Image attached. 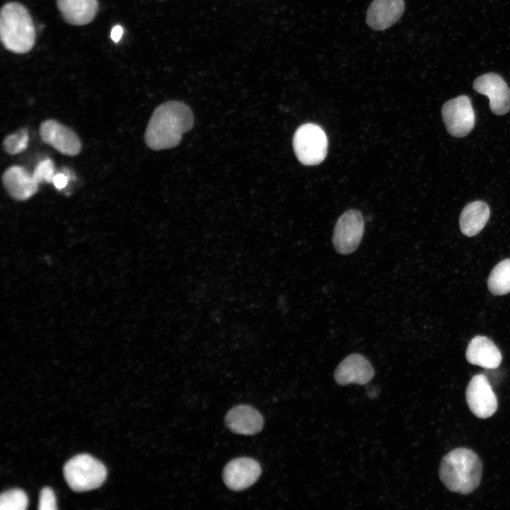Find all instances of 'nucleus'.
Segmentation results:
<instances>
[{"instance_id":"9b49d317","label":"nucleus","mask_w":510,"mask_h":510,"mask_svg":"<svg viewBox=\"0 0 510 510\" xmlns=\"http://www.w3.org/2000/svg\"><path fill=\"white\" fill-rule=\"evenodd\" d=\"M261 473V468L256 460L251 458H238L226 465L223 480L230 489L241 491L252 485Z\"/></svg>"},{"instance_id":"7ed1b4c3","label":"nucleus","mask_w":510,"mask_h":510,"mask_svg":"<svg viewBox=\"0 0 510 510\" xmlns=\"http://www.w3.org/2000/svg\"><path fill=\"white\" fill-rule=\"evenodd\" d=\"M0 40L4 47L16 54L30 51L35 30L28 9L16 1L4 4L0 11Z\"/></svg>"},{"instance_id":"412c9836","label":"nucleus","mask_w":510,"mask_h":510,"mask_svg":"<svg viewBox=\"0 0 510 510\" xmlns=\"http://www.w3.org/2000/svg\"><path fill=\"white\" fill-rule=\"evenodd\" d=\"M28 132L22 128L6 137L3 141V147L9 154H16L24 151L28 144Z\"/></svg>"},{"instance_id":"393cba45","label":"nucleus","mask_w":510,"mask_h":510,"mask_svg":"<svg viewBox=\"0 0 510 510\" xmlns=\"http://www.w3.org/2000/svg\"><path fill=\"white\" fill-rule=\"evenodd\" d=\"M123 32V29L121 26H120V25L115 26L111 30V33H110L111 39L115 42H118L121 38Z\"/></svg>"},{"instance_id":"aec40b11","label":"nucleus","mask_w":510,"mask_h":510,"mask_svg":"<svg viewBox=\"0 0 510 510\" xmlns=\"http://www.w3.org/2000/svg\"><path fill=\"white\" fill-rule=\"evenodd\" d=\"M28 497L20 489H13L3 492L0 496V509L25 510L28 507Z\"/></svg>"},{"instance_id":"5701e85b","label":"nucleus","mask_w":510,"mask_h":510,"mask_svg":"<svg viewBox=\"0 0 510 510\" xmlns=\"http://www.w3.org/2000/svg\"><path fill=\"white\" fill-rule=\"evenodd\" d=\"M38 509L40 510H55L57 509L54 492L48 487H43L40 491Z\"/></svg>"},{"instance_id":"f03ea898","label":"nucleus","mask_w":510,"mask_h":510,"mask_svg":"<svg viewBox=\"0 0 510 510\" xmlns=\"http://www.w3.org/2000/svg\"><path fill=\"white\" fill-rule=\"evenodd\" d=\"M482 470L481 460L474 451L465 448H458L443 458L439 468V477L450 491L468 494L480 485Z\"/></svg>"},{"instance_id":"9d476101","label":"nucleus","mask_w":510,"mask_h":510,"mask_svg":"<svg viewBox=\"0 0 510 510\" xmlns=\"http://www.w3.org/2000/svg\"><path fill=\"white\" fill-rule=\"evenodd\" d=\"M473 89L489 98L493 113L501 115L510 110V89L499 74L487 73L477 77Z\"/></svg>"},{"instance_id":"a211bd4d","label":"nucleus","mask_w":510,"mask_h":510,"mask_svg":"<svg viewBox=\"0 0 510 510\" xmlns=\"http://www.w3.org/2000/svg\"><path fill=\"white\" fill-rule=\"evenodd\" d=\"M490 215L487 204L477 200L468 204L460 217V227L462 232L472 237L478 234L487 224Z\"/></svg>"},{"instance_id":"f3484780","label":"nucleus","mask_w":510,"mask_h":510,"mask_svg":"<svg viewBox=\"0 0 510 510\" xmlns=\"http://www.w3.org/2000/svg\"><path fill=\"white\" fill-rule=\"evenodd\" d=\"M56 2L63 19L73 26L91 23L98 10L97 0H56Z\"/></svg>"},{"instance_id":"4468645a","label":"nucleus","mask_w":510,"mask_h":510,"mask_svg":"<svg viewBox=\"0 0 510 510\" xmlns=\"http://www.w3.org/2000/svg\"><path fill=\"white\" fill-rule=\"evenodd\" d=\"M404 11V0H373L366 13V23L373 30H382L395 24Z\"/></svg>"},{"instance_id":"ddd939ff","label":"nucleus","mask_w":510,"mask_h":510,"mask_svg":"<svg viewBox=\"0 0 510 510\" xmlns=\"http://www.w3.org/2000/svg\"><path fill=\"white\" fill-rule=\"evenodd\" d=\"M3 185L8 195L14 200L23 201L33 196L38 191V183L33 174L23 166L13 165L2 174Z\"/></svg>"},{"instance_id":"dca6fc26","label":"nucleus","mask_w":510,"mask_h":510,"mask_svg":"<svg viewBox=\"0 0 510 510\" xmlns=\"http://www.w3.org/2000/svg\"><path fill=\"white\" fill-rule=\"evenodd\" d=\"M467 361L484 368H497L502 361V354L497 346L489 338L483 336L474 337L466 350Z\"/></svg>"},{"instance_id":"f257e3e1","label":"nucleus","mask_w":510,"mask_h":510,"mask_svg":"<svg viewBox=\"0 0 510 510\" xmlns=\"http://www.w3.org/2000/svg\"><path fill=\"white\" fill-rule=\"evenodd\" d=\"M193 115L183 102L168 101L153 112L144 133L147 145L153 150L176 146L183 133L193 126Z\"/></svg>"},{"instance_id":"423d86ee","label":"nucleus","mask_w":510,"mask_h":510,"mask_svg":"<svg viewBox=\"0 0 510 510\" xmlns=\"http://www.w3.org/2000/svg\"><path fill=\"white\" fill-rule=\"evenodd\" d=\"M364 232L362 214L357 210L346 211L338 219L334 230L332 242L341 254L353 253L359 246Z\"/></svg>"},{"instance_id":"6ab92c4d","label":"nucleus","mask_w":510,"mask_h":510,"mask_svg":"<svg viewBox=\"0 0 510 510\" xmlns=\"http://www.w3.org/2000/svg\"><path fill=\"white\" fill-rule=\"evenodd\" d=\"M487 285L489 291L496 295L510 293V259L495 266L489 276Z\"/></svg>"},{"instance_id":"0eeeda50","label":"nucleus","mask_w":510,"mask_h":510,"mask_svg":"<svg viewBox=\"0 0 510 510\" xmlns=\"http://www.w3.org/2000/svg\"><path fill=\"white\" fill-rule=\"evenodd\" d=\"M441 112L446 129L453 136L464 137L475 125V112L467 96L462 95L448 101L443 104Z\"/></svg>"},{"instance_id":"39448f33","label":"nucleus","mask_w":510,"mask_h":510,"mask_svg":"<svg viewBox=\"0 0 510 510\" xmlns=\"http://www.w3.org/2000/svg\"><path fill=\"white\" fill-rule=\"evenodd\" d=\"M293 146L295 154L304 165H317L325 159L328 140L323 129L314 123H305L295 131Z\"/></svg>"},{"instance_id":"b1692460","label":"nucleus","mask_w":510,"mask_h":510,"mask_svg":"<svg viewBox=\"0 0 510 510\" xmlns=\"http://www.w3.org/2000/svg\"><path fill=\"white\" fill-rule=\"evenodd\" d=\"M67 176L62 173H59L55 174L52 183L54 184L57 189L60 190L67 186Z\"/></svg>"},{"instance_id":"f8f14e48","label":"nucleus","mask_w":510,"mask_h":510,"mask_svg":"<svg viewBox=\"0 0 510 510\" xmlns=\"http://www.w3.org/2000/svg\"><path fill=\"white\" fill-rule=\"evenodd\" d=\"M374 373L371 363L364 356L352 353L338 365L334 372V379L341 385L350 383L364 385L372 380Z\"/></svg>"},{"instance_id":"20e7f679","label":"nucleus","mask_w":510,"mask_h":510,"mask_svg":"<svg viewBox=\"0 0 510 510\" xmlns=\"http://www.w3.org/2000/svg\"><path fill=\"white\" fill-rule=\"evenodd\" d=\"M63 472L67 484L76 492L99 487L107 475L104 465L88 454L72 457L65 463Z\"/></svg>"},{"instance_id":"1a4fd4ad","label":"nucleus","mask_w":510,"mask_h":510,"mask_svg":"<svg viewBox=\"0 0 510 510\" xmlns=\"http://www.w3.org/2000/svg\"><path fill=\"white\" fill-rule=\"evenodd\" d=\"M39 134L44 143L62 154L74 157L81 150V142L76 133L54 119L42 122Z\"/></svg>"},{"instance_id":"4be33fe9","label":"nucleus","mask_w":510,"mask_h":510,"mask_svg":"<svg viewBox=\"0 0 510 510\" xmlns=\"http://www.w3.org/2000/svg\"><path fill=\"white\" fill-rule=\"evenodd\" d=\"M54 172L55 166L52 160L46 159L36 166L33 176L38 183L42 182L51 183L55 176Z\"/></svg>"},{"instance_id":"6e6552de","label":"nucleus","mask_w":510,"mask_h":510,"mask_svg":"<svg viewBox=\"0 0 510 510\" xmlns=\"http://www.w3.org/2000/svg\"><path fill=\"white\" fill-rule=\"evenodd\" d=\"M465 398L470 410L477 417L486 419L497 409L498 402L487 378L483 374L474 375L470 380Z\"/></svg>"},{"instance_id":"2eb2a0df","label":"nucleus","mask_w":510,"mask_h":510,"mask_svg":"<svg viewBox=\"0 0 510 510\" xmlns=\"http://www.w3.org/2000/svg\"><path fill=\"white\" fill-rule=\"evenodd\" d=\"M225 423L234 433L253 435L261 430L264 419L259 412L254 407L240 404L234 407L227 412Z\"/></svg>"}]
</instances>
